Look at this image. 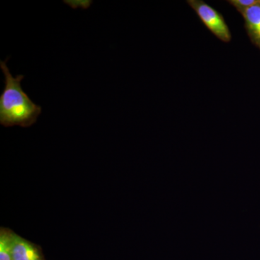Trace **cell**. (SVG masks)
Here are the masks:
<instances>
[{
  "mask_svg": "<svg viewBox=\"0 0 260 260\" xmlns=\"http://www.w3.org/2000/svg\"><path fill=\"white\" fill-rule=\"evenodd\" d=\"M5 77V88L0 95V124L4 126L28 127L37 122L42 107L30 100L21 87L23 75L13 77L7 61H0Z\"/></svg>",
  "mask_w": 260,
  "mask_h": 260,
  "instance_id": "6da1fadb",
  "label": "cell"
},
{
  "mask_svg": "<svg viewBox=\"0 0 260 260\" xmlns=\"http://www.w3.org/2000/svg\"><path fill=\"white\" fill-rule=\"evenodd\" d=\"M188 4L212 34L223 42L232 40V34L223 17L203 0H189Z\"/></svg>",
  "mask_w": 260,
  "mask_h": 260,
  "instance_id": "7a4b0ae2",
  "label": "cell"
},
{
  "mask_svg": "<svg viewBox=\"0 0 260 260\" xmlns=\"http://www.w3.org/2000/svg\"><path fill=\"white\" fill-rule=\"evenodd\" d=\"M13 260H44L39 248L31 242L13 233Z\"/></svg>",
  "mask_w": 260,
  "mask_h": 260,
  "instance_id": "3957f363",
  "label": "cell"
},
{
  "mask_svg": "<svg viewBox=\"0 0 260 260\" xmlns=\"http://www.w3.org/2000/svg\"><path fill=\"white\" fill-rule=\"evenodd\" d=\"M248 35L260 49V3L242 13Z\"/></svg>",
  "mask_w": 260,
  "mask_h": 260,
  "instance_id": "277c9868",
  "label": "cell"
},
{
  "mask_svg": "<svg viewBox=\"0 0 260 260\" xmlns=\"http://www.w3.org/2000/svg\"><path fill=\"white\" fill-rule=\"evenodd\" d=\"M13 232L9 229H3L0 231V260H13Z\"/></svg>",
  "mask_w": 260,
  "mask_h": 260,
  "instance_id": "5b68a950",
  "label": "cell"
},
{
  "mask_svg": "<svg viewBox=\"0 0 260 260\" xmlns=\"http://www.w3.org/2000/svg\"><path fill=\"white\" fill-rule=\"evenodd\" d=\"M228 2L242 14L245 10L259 4L260 0H229Z\"/></svg>",
  "mask_w": 260,
  "mask_h": 260,
  "instance_id": "8992f818",
  "label": "cell"
}]
</instances>
